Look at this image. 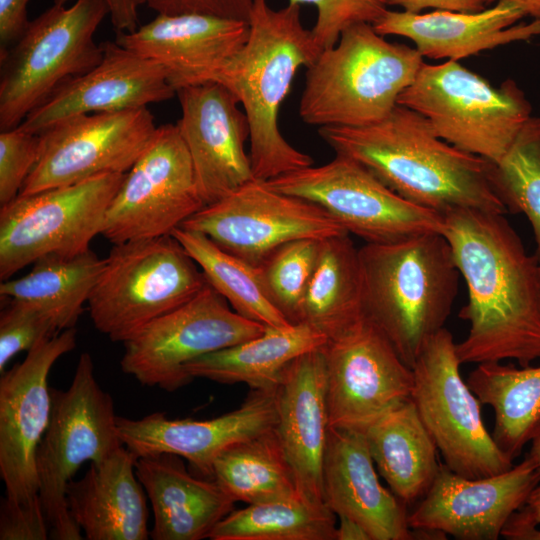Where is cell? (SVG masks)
I'll list each match as a JSON object with an SVG mask.
<instances>
[{
    "label": "cell",
    "instance_id": "d6a6232c",
    "mask_svg": "<svg viewBox=\"0 0 540 540\" xmlns=\"http://www.w3.org/2000/svg\"><path fill=\"white\" fill-rule=\"evenodd\" d=\"M105 266L91 249L76 256L48 254L26 275L4 280L1 297L31 302L54 317L60 331L74 328Z\"/></svg>",
    "mask_w": 540,
    "mask_h": 540
},
{
    "label": "cell",
    "instance_id": "7c38bea8",
    "mask_svg": "<svg viewBox=\"0 0 540 540\" xmlns=\"http://www.w3.org/2000/svg\"><path fill=\"white\" fill-rule=\"evenodd\" d=\"M279 192L310 201L346 232L366 243H387L443 229V215L414 204L381 182L357 161L336 154L266 181Z\"/></svg>",
    "mask_w": 540,
    "mask_h": 540
},
{
    "label": "cell",
    "instance_id": "9a60e30c",
    "mask_svg": "<svg viewBox=\"0 0 540 540\" xmlns=\"http://www.w3.org/2000/svg\"><path fill=\"white\" fill-rule=\"evenodd\" d=\"M180 227L204 234L256 267L288 242L348 233L318 205L257 179L204 206Z\"/></svg>",
    "mask_w": 540,
    "mask_h": 540
},
{
    "label": "cell",
    "instance_id": "7dc6e473",
    "mask_svg": "<svg viewBox=\"0 0 540 540\" xmlns=\"http://www.w3.org/2000/svg\"><path fill=\"white\" fill-rule=\"evenodd\" d=\"M69 0H53L54 4L65 5ZM109 16L117 33L131 32L138 26V8L143 0H105Z\"/></svg>",
    "mask_w": 540,
    "mask_h": 540
},
{
    "label": "cell",
    "instance_id": "603a6c76",
    "mask_svg": "<svg viewBox=\"0 0 540 540\" xmlns=\"http://www.w3.org/2000/svg\"><path fill=\"white\" fill-rule=\"evenodd\" d=\"M250 33L248 21L206 14H158L116 42L163 66L178 88L199 83L238 52Z\"/></svg>",
    "mask_w": 540,
    "mask_h": 540
},
{
    "label": "cell",
    "instance_id": "8992f818",
    "mask_svg": "<svg viewBox=\"0 0 540 540\" xmlns=\"http://www.w3.org/2000/svg\"><path fill=\"white\" fill-rule=\"evenodd\" d=\"M208 284L198 264L170 235L114 244L87 301L95 328L124 343Z\"/></svg>",
    "mask_w": 540,
    "mask_h": 540
},
{
    "label": "cell",
    "instance_id": "83f0119b",
    "mask_svg": "<svg viewBox=\"0 0 540 540\" xmlns=\"http://www.w3.org/2000/svg\"><path fill=\"white\" fill-rule=\"evenodd\" d=\"M136 475L153 511V540H200L231 511L235 500L212 478L187 471L181 457L162 453L137 458Z\"/></svg>",
    "mask_w": 540,
    "mask_h": 540
},
{
    "label": "cell",
    "instance_id": "8fae6325",
    "mask_svg": "<svg viewBox=\"0 0 540 540\" xmlns=\"http://www.w3.org/2000/svg\"><path fill=\"white\" fill-rule=\"evenodd\" d=\"M125 174H105L19 195L1 206V281L42 256L88 251L93 238L101 234L106 211Z\"/></svg>",
    "mask_w": 540,
    "mask_h": 540
},
{
    "label": "cell",
    "instance_id": "4316f807",
    "mask_svg": "<svg viewBox=\"0 0 540 540\" xmlns=\"http://www.w3.org/2000/svg\"><path fill=\"white\" fill-rule=\"evenodd\" d=\"M137 458L121 446L105 459L90 463L81 479L68 483V509L86 539L150 538L145 490L135 471Z\"/></svg>",
    "mask_w": 540,
    "mask_h": 540
},
{
    "label": "cell",
    "instance_id": "f35d334b",
    "mask_svg": "<svg viewBox=\"0 0 540 540\" xmlns=\"http://www.w3.org/2000/svg\"><path fill=\"white\" fill-rule=\"evenodd\" d=\"M0 314V372L18 353L29 351L61 331L52 316L41 306L9 299Z\"/></svg>",
    "mask_w": 540,
    "mask_h": 540
},
{
    "label": "cell",
    "instance_id": "d6986e66",
    "mask_svg": "<svg viewBox=\"0 0 540 540\" xmlns=\"http://www.w3.org/2000/svg\"><path fill=\"white\" fill-rule=\"evenodd\" d=\"M176 123L192 160L200 196L213 204L255 179L245 152L250 126L236 95L215 81L176 90Z\"/></svg>",
    "mask_w": 540,
    "mask_h": 540
},
{
    "label": "cell",
    "instance_id": "484cf974",
    "mask_svg": "<svg viewBox=\"0 0 540 540\" xmlns=\"http://www.w3.org/2000/svg\"><path fill=\"white\" fill-rule=\"evenodd\" d=\"M525 16L516 3L499 0L495 6L475 13L387 10L372 26L381 36L410 39L422 57L458 61L483 50L540 35V20L516 24Z\"/></svg>",
    "mask_w": 540,
    "mask_h": 540
},
{
    "label": "cell",
    "instance_id": "74e56055",
    "mask_svg": "<svg viewBox=\"0 0 540 540\" xmlns=\"http://www.w3.org/2000/svg\"><path fill=\"white\" fill-rule=\"evenodd\" d=\"M319 247L320 240H294L279 247L259 266L268 299L293 325L299 323Z\"/></svg>",
    "mask_w": 540,
    "mask_h": 540
},
{
    "label": "cell",
    "instance_id": "e575fe53",
    "mask_svg": "<svg viewBox=\"0 0 540 540\" xmlns=\"http://www.w3.org/2000/svg\"><path fill=\"white\" fill-rule=\"evenodd\" d=\"M336 514L300 494L248 504L212 530V540H335Z\"/></svg>",
    "mask_w": 540,
    "mask_h": 540
},
{
    "label": "cell",
    "instance_id": "f907efd6",
    "mask_svg": "<svg viewBox=\"0 0 540 540\" xmlns=\"http://www.w3.org/2000/svg\"><path fill=\"white\" fill-rule=\"evenodd\" d=\"M540 471V435L532 440L531 449L526 455Z\"/></svg>",
    "mask_w": 540,
    "mask_h": 540
},
{
    "label": "cell",
    "instance_id": "8d00e7d4",
    "mask_svg": "<svg viewBox=\"0 0 540 540\" xmlns=\"http://www.w3.org/2000/svg\"><path fill=\"white\" fill-rule=\"evenodd\" d=\"M489 177L507 211L530 222L540 260V118L531 116L505 155L490 162Z\"/></svg>",
    "mask_w": 540,
    "mask_h": 540
},
{
    "label": "cell",
    "instance_id": "cb8c5ba5",
    "mask_svg": "<svg viewBox=\"0 0 540 540\" xmlns=\"http://www.w3.org/2000/svg\"><path fill=\"white\" fill-rule=\"evenodd\" d=\"M323 498L336 516L360 523L371 540H411L407 506L384 488L362 432L329 428L323 462Z\"/></svg>",
    "mask_w": 540,
    "mask_h": 540
},
{
    "label": "cell",
    "instance_id": "44dd1931",
    "mask_svg": "<svg viewBox=\"0 0 540 540\" xmlns=\"http://www.w3.org/2000/svg\"><path fill=\"white\" fill-rule=\"evenodd\" d=\"M100 62L61 85L19 125L40 134L52 124L76 115L147 107L176 95L169 72L116 41L102 43Z\"/></svg>",
    "mask_w": 540,
    "mask_h": 540
},
{
    "label": "cell",
    "instance_id": "1f68e13d",
    "mask_svg": "<svg viewBox=\"0 0 540 540\" xmlns=\"http://www.w3.org/2000/svg\"><path fill=\"white\" fill-rule=\"evenodd\" d=\"M467 384L494 411L491 433L499 449L514 460L540 435V366L480 363Z\"/></svg>",
    "mask_w": 540,
    "mask_h": 540
},
{
    "label": "cell",
    "instance_id": "836d02e7",
    "mask_svg": "<svg viewBox=\"0 0 540 540\" xmlns=\"http://www.w3.org/2000/svg\"><path fill=\"white\" fill-rule=\"evenodd\" d=\"M212 478L247 505L300 494L276 426L220 452Z\"/></svg>",
    "mask_w": 540,
    "mask_h": 540
},
{
    "label": "cell",
    "instance_id": "5bb4252c",
    "mask_svg": "<svg viewBox=\"0 0 540 540\" xmlns=\"http://www.w3.org/2000/svg\"><path fill=\"white\" fill-rule=\"evenodd\" d=\"M204 206L177 125H161L125 174L101 235L113 245L170 235Z\"/></svg>",
    "mask_w": 540,
    "mask_h": 540
},
{
    "label": "cell",
    "instance_id": "ee69618b",
    "mask_svg": "<svg viewBox=\"0 0 540 540\" xmlns=\"http://www.w3.org/2000/svg\"><path fill=\"white\" fill-rule=\"evenodd\" d=\"M30 0H0V53L6 51L22 34L28 19Z\"/></svg>",
    "mask_w": 540,
    "mask_h": 540
},
{
    "label": "cell",
    "instance_id": "ba28073f",
    "mask_svg": "<svg viewBox=\"0 0 540 540\" xmlns=\"http://www.w3.org/2000/svg\"><path fill=\"white\" fill-rule=\"evenodd\" d=\"M106 15L105 0L53 4L0 53L1 131L19 126L66 81L100 62L103 47L94 35Z\"/></svg>",
    "mask_w": 540,
    "mask_h": 540
},
{
    "label": "cell",
    "instance_id": "f1b7e54d",
    "mask_svg": "<svg viewBox=\"0 0 540 540\" xmlns=\"http://www.w3.org/2000/svg\"><path fill=\"white\" fill-rule=\"evenodd\" d=\"M361 432L391 491L406 506L417 504L432 486L441 463L412 399L387 411Z\"/></svg>",
    "mask_w": 540,
    "mask_h": 540
},
{
    "label": "cell",
    "instance_id": "6da1fadb",
    "mask_svg": "<svg viewBox=\"0 0 540 540\" xmlns=\"http://www.w3.org/2000/svg\"><path fill=\"white\" fill-rule=\"evenodd\" d=\"M442 234L464 278L469 323L456 343L461 364L540 359L538 263L504 214L457 208L443 214Z\"/></svg>",
    "mask_w": 540,
    "mask_h": 540
},
{
    "label": "cell",
    "instance_id": "681fc988",
    "mask_svg": "<svg viewBox=\"0 0 540 540\" xmlns=\"http://www.w3.org/2000/svg\"><path fill=\"white\" fill-rule=\"evenodd\" d=\"M499 0H489V3ZM519 5L526 16H530L533 20H540V0H508Z\"/></svg>",
    "mask_w": 540,
    "mask_h": 540
},
{
    "label": "cell",
    "instance_id": "c3c4849f",
    "mask_svg": "<svg viewBox=\"0 0 540 540\" xmlns=\"http://www.w3.org/2000/svg\"><path fill=\"white\" fill-rule=\"evenodd\" d=\"M335 540H371L369 533L357 521L339 516V525L336 526Z\"/></svg>",
    "mask_w": 540,
    "mask_h": 540
},
{
    "label": "cell",
    "instance_id": "e0dca14e",
    "mask_svg": "<svg viewBox=\"0 0 540 540\" xmlns=\"http://www.w3.org/2000/svg\"><path fill=\"white\" fill-rule=\"evenodd\" d=\"M329 428L363 431L410 400L413 370L365 316L321 347Z\"/></svg>",
    "mask_w": 540,
    "mask_h": 540
},
{
    "label": "cell",
    "instance_id": "277c9868",
    "mask_svg": "<svg viewBox=\"0 0 540 540\" xmlns=\"http://www.w3.org/2000/svg\"><path fill=\"white\" fill-rule=\"evenodd\" d=\"M364 316L412 368L444 324L460 272L447 239L431 232L358 248Z\"/></svg>",
    "mask_w": 540,
    "mask_h": 540
},
{
    "label": "cell",
    "instance_id": "d590c367",
    "mask_svg": "<svg viewBox=\"0 0 540 540\" xmlns=\"http://www.w3.org/2000/svg\"><path fill=\"white\" fill-rule=\"evenodd\" d=\"M171 235L198 264L208 284L236 313L265 327L293 325L268 299L259 267L226 252L200 232L178 227Z\"/></svg>",
    "mask_w": 540,
    "mask_h": 540
},
{
    "label": "cell",
    "instance_id": "30bf717a",
    "mask_svg": "<svg viewBox=\"0 0 540 540\" xmlns=\"http://www.w3.org/2000/svg\"><path fill=\"white\" fill-rule=\"evenodd\" d=\"M460 365L453 336L442 328L412 366L411 399L450 470L471 479L500 474L513 460L486 429L482 403L463 380Z\"/></svg>",
    "mask_w": 540,
    "mask_h": 540
},
{
    "label": "cell",
    "instance_id": "7bdbcfd3",
    "mask_svg": "<svg viewBox=\"0 0 540 540\" xmlns=\"http://www.w3.org/2000/svg\"><path fill=\"white\" fill-rule=\"evenodd\" d=\"M158 14H206L248 21L254 0H143Z\"/></svg>",
    "mask_w": 540,
    "mask_h": 540
},
{
    "label": "cell",
    "instance_id": "d4e9b609",
    "mask_svg": "<svg viewBox=\"0 0 540 540\" xmlns=\"http://www.w3.org/2000/svg\"><path fill=\"white\" fill-rule=\"evenodd\" d=\"M276 400V430L298 492L313 502H324L323 462L329 418L321 347L300 355L286 367Z\"/></svg>",
    "mask_w": 540,
    "mask_h": 540
},
{
    "label": "cell",
    "instance_id": "f5cc1de1",
    "mask_svg": "<svg viewBox=\"0 0 540 540\" xmlns=\"http://www.w3.org/2000/svg\"><path fill=\"white\" fill-rule=\"evenodd\" d=\"M538 283H539V293H540V260L538 263Z\"/></svg>",
    "mask_w": 540,
    "mask_h": 540
},
{
    "label": "cell",
    "instance_id": "ab89813d",
    "mask_svg": "<svg viewBox=\"0 0 540 540\" xmlns=\"http://www.w3.org/2000/svg\"><path fill=\"white\" fill-rule=\"evenodd\" d=\"M289 4L315 6L311 32L323 51L335 46L341 33L357 23H375L388 9L386 0H289Z\"/></svg>",
    "mask_w": 540,
    "mask_h": 540
},
{
    "label": "cell",
    "instance_id": "60d3db41",
    "mask_svg": "<svg viewBox=\"0 0 540 540\" xmlns=\"http://www.w3.org/2000/svg\"><path fill=\"white\" fill-rule=\"evenodd\" d=\"M40 134L20 126L0 133V206L16 199L40 155Z\"/></svg>",
    "mask_w": 540,
    "mask_h": 540
},
{
    "label": "cell",
    "instance_id": "2e32d148",
    "mask_svg": "<svg viewBox=\"0 0 540 540\" xmlns=\"http://www.w3.org/2000/svg\"><path fill=\"white\" fill-rule=\"evenodd\" d=\"M158 126L148 107L62 119L40 133L38 161L19 195L127 173Z\"/></svg>",
    "mask_w": 540,
    "mask_h": 540
},
{
    "label": "cell",
    "instance_id": "b9f144b4",
    "mask_svg": "<svg viewBox=\"0 0 540 540\" xmlns=\"http://www.w3.org/2000/svg\"><path fill=\"white\" fill-rule=\"evenodd\" d=\"M49 526L41 501L22 504L6 497L0 505V540H46Z\"/></svg>",
    "mask_w": 540,
    "mask_h": 540
},
{
    "label": "cell",
    "instance_id": "bcb514c9",
    "mask_svg": "<svg viewBox=\"0 0 540 540\" xmlns=\"http://www.w3.org/2000/svg\"><path fill=\"white\" fill-rule=\"evenodd\" d=\"M540 524V486L530 493L525 504L514 512L505 524L501 536L513 540L519 532Z\"/></svg>",
    "mask_w": 540,
    "mask_h": 540
},
{
    "label": "cell",
    "instance_id": "9c48e42d",
    "mask_svg": "<svg viewBox=\"0 0 540 540\" xmlns=\"http://www.w3.org/2000/svg\"><path fill=\"white\" fill-rule=\"evenodd\" d=\"M51 398L49 425L36 452L39 497L49 538L81 540V529L68 509L67 485L84 462H99L123 446L118 416L87 352L80 355L70 386L51 389Z\"/></svg>",
    "mask_w": 540,
    "mask_h": 540
},
{
    "label": "cell",
    "instance_id": "52a82bcc",
    "mask_svg": "<svg viewBox=\"0 0 540 540\" xmlns=\"http://www.w3.org/2000/svg\"><path fill=\"white\" fill-rule=\"evenodd\" d=\"M397 104L422 115L442 140L490 162L505 155L532 111L513 80L494 87L452 60L423 62Z\"/></svg>",
    "mask_w": 540,
    "mask_h": 540
},
{
    "label": "cell",
    "instance_id": "7a4b0ae2",
    "mask_svg": "<svg viewBox=\"0 0 540 540\" xmlns=\"http://www.w3.org/2000/svg\"><path fill=\"white\" fill-rule=\"evenodd\" d=\"M319 135L404 199L442 215L457 208L505 214L489 177L490 162L439 138L419 113L397 104L379 122L324 126Z\"/></svg>",
    "mask_w": 540,
    "mask_h": 540
},
{
    "label": "cell",
    "instance_id": "7402d4cb",
    "mask_svg": "<svg viewBox=\"0 0 540 540\" xmlns=\"http://www.w3.org/2000/svg\"><path fill=\"white\" fill-rule=\"evenodd\" d=\"M277 390H253L237 409L212 419H169L155 412L141 419L117 418L123 446L138 458L170 453L212 478L216 457L228 446L274 428ZM213 479V478H212Z\"/></svg>",
    "mask_w": 540,
    "mask_h": 540
},
{
    "label": "cell",
    "instance_id": "3957f363",
    "mask_svg": "<svg viewBox=\"0 0 540 540\" xmlns=\"http://www.w3.org/2000/svg\"><path fill=\"white\" fill-rule=\"evenodd\" d=\"M300 7L274 10L266 0H254L246 44L201 81L218 82L238 98L250 126L253 174L261 181L313 165L312 157L291 146L278 126L297 70L309 67L322 52L302 24Z\"/></svg>",
    "mask_w": 540,
    "mask_h": 540
},
{
    "label": "cell",
    "instance_id": "4fadbf2b",
    "mask_svg": "<svg viewBox=\"0 0 540 540\" xmlns=\"http://www.w3.org/2000/svg\"><path fill=\"white\" fill-rule=\"evenodd\" d=\"M265 330L264 325L236 313L207 284L190 301L124 342L121 369L142 385L173 392L193 380L184 371L187 363L255 338Z\"/></svg>",
    "mask_w": 540,
    "mask_h": 540
},
{
    "label": "cell",
    "instance_id": "f6af8a7d",
    "mask_svg": "<svg viewBox=\"0 0 540 540\" xmlns=\"http://www.w3.org/2000/svg\"><path fill=\"white\" fill-rule=\"evenodd\" d=\"M387 5L400 6L408 13H421L427 8L475 13L485 9L489 0H386Z\"/></svg>",
    "mask_w": 540,
    "mask_h": 540
},
{
    "label": "cell",
    "instance_id": "ffe728a7",
    "mask_svg": "<svg viewBox=\"0 0 540 540\" xmlns=\"http://www.w3.org/2000/svg\"><path fill=\"white\" fill-rule=\"evenodd\" d=\"M540 482V471L525 457L500 474L466 478L444 463L426 493L409 512L412 530H432L462 540H496Z\"/></svg>",
    "mask_w": 540,
    "mask_h": 540
},
{
    "label": "cell",
    "instance_id": "4dcf8cb0",
    "mask_svg": "<svg viewBox=\"0 0 540 540\" xmlns=\"http://www.w3.org/2000/svg\"><path fill=\"white\" fill-rule=\"evenodd\" d=\"M363 316L359 254L349 233L320 240L299 323L312 326L329 339Z\"/></svg>",
    "mask_w": 540,
    "mask_h": 540
},
{
    "label": "cell",
    "instance_id": "ac0fdd59",
    "mask_svg": "<svg viewBox=\"0 0 540 540\" xmlns=\"http://www.w3.org/2000/svg\"><path fill=\"white\" fill-rule=\"evenodd\" d=\"M77 343L76 328L42 341L0 378V476L6 498L31 504L40 500L37 448L48 428L52 398L48 375Z\"/></svg>",
    "mask_w": 540,
    "mask_h": 540
},
{
    "label": "cell",
    "instance_id": "816d5d0a",
    "mask_svg": "<svg viewBox=\"0 0 540 540\" xmlns=\"http://www.w3.org/2000/svg\"><path fill=\"white\" fill-rule=\"evenodd\" d=\"M513 540H540V529L536 527L525 529L516 534Z\"/></svg>",
    "mask_w": 540,
    "mask_h": 540
},
{
    "label": "cell",
    "instance_id": "5b68a950",
    "mask_svg": "<svg viewBox=\"0 0 540 540\" xmlns=\"http://www.w3.org/2000/svg\"><path fill=\"white\" fill-rule=\"evenodd\" d=\"M422 63L416 48L385 40L370 23L354 24L307 67L300 118L319 127L379 122L397 105Z\"/></svg>",
    "mask_w": 540,
    "mask_h": 540
},
{
    "label": "cell",
    "instance_id": "f546056e",
    "mask_svg": "<svg viewBox=\"0 0 540 540\" xmlns=\"http://www.w3.org/2000/svg\"><path fill=\"white\" fill-rule=\"evenodd\" d=\"M327 337L299 323L266 327L261 335L203 355L184 366L192 379L223 384L245 383L253 390H277L286 367L297 357L322 347Z\"/></svg>",
    "mask_w": 540,
    "mask_h": 540
}]
</instances>
